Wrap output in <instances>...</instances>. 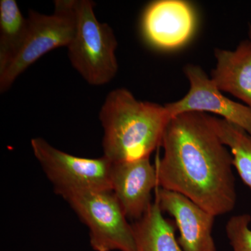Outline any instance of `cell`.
<instances>
[{
	"label": "cell",
	"instance_id": "2e32d148",
	"mask_svg": "<svg viewBox=\"0 0 251 251\" xmlns=\"http://www.w3.org/2000/svg\"><path fill=\"white\" fill-rule=\"evenodd\" d=\"M249 40L251 41V24L249 25Z\"/></svg>",
	"mask_w": 251,
	"mask_h": 251
},
{
	"label": "cell",
	"instance_id": "4fadbf2b",
	"mask_svg": "<svg viewBox=\"0 0 251 251\" xmlns=\"http://www.w3.org/2000/svg\"><path fill=\"white\" fill-rule=\"evenodd\" d=\"M29 30L16 0L0 1V74L12 64L22 50Z\"/></svg>",
	"mask_w": 251,
	"mask_h": 251
},
{
	"label": "cell",
	"instance_id": "277c9868",
	"mask_svg": "<svg viewBox=\"0 0 251 251\" xmlns=\"http://www.w3.org/2000/svg\"><path fill=\"white\" fill-rule=\"evenodd\" d=\"M54 11L44 14L30 10L29 30L22 50L12 64L0 74V92L4 93L25 71L52 50L68 47L75 26V0H56Z\"/></svg>",
	"mask_w": 251,
	"mask_h": 251
},
{
	"label": "cell",
	"instance_id": "5bb4252c",
	"mask_svg": "<svg viewBox=\"0 0 251 251\" xmlns=\"http://www.w3.org/2000/svg\"><path fill=\"white\" fill-rule=\"evenodd\" d=\"M214 130L232 156L233 167L251 190V135L223 119L211 116Z\"/></svg>",
	"mask_w": 251,
	"mask_h": 251
},
{
	"label": "cell",
	"instance_id": "ba28073f",
	"mask_svg": "<svg viewBox=\"0 0 251 251\" xmlns=\"http://www.w3.org/2000/svg\"><path fill=\"white\" fill-rule=\"evenodd\" d=\"M196 27L192 5L184 0H157L144 11L142 27L150 44L159 49H177L187 43Z\"/></svg>",
	"mask_w": 251,
	"mask_h": 251
},
{
	"label": "cell",
	"instance_id": "9c48e42d",
	"mask_svg": "<svg viewBox=\"0 0 251 251\" xmlns=\"http://www.w3.org/2000/svg\"><path fill=\"white\" fill-rule=\"evenodd\" d=\"M154 198L163 214L174 219L183 251H216L212 236L216 216L180 193L160 187Z\"/></svg>",
	"mask_w": 251,
	"mask_h": 251
},
{
	"label": "cell",
	"instance_id": "9a60e30c",
	"mask_svg": "<svg viewBox=\"0 0 251 251\" xmlns=\"http://www.w3.org/2000/svg\"><path fill=\"white\" fill-rule=\"evenodd\" d=\"M251 216H232L226 226V232L232 251H251Z\"/></svg>",
	"mask_w": 251,
	"mask_h": 251
},
{
	"label": "cell",
	"instance_id": "52a82bcc",
	"mask_svg": "<svg viewBox=\"0 0 251 251\" xmlns=\"http://www.w3.org/2000/svg\"><path fill=\"white\" fill-rule=\"evenodd\" d=\"M184 72L190 89L182 99L166 104L172 117L184 112H210L251 135V108L227 98L199 66L188 64Z\"/></svg>",
	"mask_w": 251,
	"mask_h": 251
},
{
	"label": "cell",
	"instance_id": "7a4b0ae2",
	"mask_svg": "<svg viewBox=\"0 0 251 251\" xmlns=\"http://www.w3.org/2000/svg\"><path fill=\"white\" fill-rule=\"evenodd\" d=\"M103 156L112 163L150 157L161 146L172 117L166 105L138 100L118 88L107 96L99 112Z\"/></svg>",
	"mask_w": 251,
	"mask_h": 251
},
{
	"label": "cell",
	"instance_id": "7c38bea8",
	"mask_svg": "<svg viewBox=\"0 0 251 251\" xmlns=\"http://www.w3.org/2000/svg\"><path fill=\"white\" fill-rule=\"evenodd\" d=\"M132 226L135 251H183L175 236L174 221L165 217L155 198L146 214Z\"/></svg>",
	"mask_w": 251,
	"mask_h": 251
},
{
	"label": "cell",
	"instance_id": "8992f818",
	"mask_svg": "<svg viewBox=\"0 0 251 251\" xmlns=\"http://www.w3.org/2000/svg\"><path fill=\"white\" fill-rule=\"evenodd\" d=\"M34 156L62 198L82 191H111L112 162L105 156L97 158L74 156L54 148L42 138H32Z\"/></svg>",
	"mask_w": 251,
	"mask_h": 251
},
{
	"label": "cell",
	"instance_id": "8fae6325",
	"mask_svg": "<svg viewBox=\"0 0 251 251\" xmlns=\"http://www.w3.org/2000/svg\"><path fill=\"white\" fill-rule=\"evenodd\" d=\"M216 68L211 80L221 92L232 94L251 108V41H242L234 50L216 49Z\"/></svg>",
	"mask_w": 251,
	"mask_h": 251
},
{
	"label": "cell",
	"instance_id": "3957f363",
	"mask_svg": "<svg viewBox=\"0 0 251 251\" xmlns=\"http://www.w3.org/2000/svg\"><path fill=\"white\" fill-rule=\"evenodd\" d=\"M92 0H75L76 26L68 49L69 61L91 85L111 82L118 72L116 36L108 24L100 23Z\"/></svg>",
	"mask_w": 251,
	"mask_h": 251
},
{
	"label": "cell",
	"instance_id": "6da1fadb",
	"mask_svg": "<svg viewBox=\"0 0 251 251\" xmlns=\"http://www.w3.org/2000/svg\"><path fill=\"white\" fill-rule=\"evenodd\" d=\"M155 162L158 187L180 193L216 216L237 201L232 153L202 112L179 114L167 126Z\"/></svg>",
	"mask_w": 251,
	"mask_h": 251
},
{
	"label": "cell",
	"instance_id": "5b68a950",
	"mask_svg": "<svg viewBox=\"0 0 251 251\" xmlns=\"http://www.w3.org/2000/svg\"><path fill=\"white\" fill-rule=\"evenodd\" d=\"M63 199L88 227L94 251H135L133 226L112 191H82Z\"/></svg>",
	"mask_w": 251,
	"mask_h": 251
},
{
	"label": "cell",
	"instance_id": "30bf717a",
	"mask_svg": "<svg viewBox=\"0 0 251 251\" xmlns=\"http://www.w3.org/2000/svg\"><path fill=\"white\" fill-rule=\"evenodd\" d=\"M110 182L126 216L133 222L146 214L153 202L151 193L158 187L156 168L150 157L112 163Z\"/></svg>",
	"mask_w": 251,
	"mask_h": 251
}]
</instances>
